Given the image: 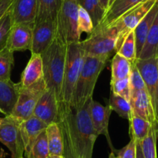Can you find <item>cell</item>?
I'll list each match as a JSON object with an SVG mask.
<instances>
[{
	"label": "cell",
	"instance_id": "6da1fadb",
	"mask_svg": "<svg viewBox=\"0 0 158 158\" xmlns=\"http://www.w3.org/2000/svg\"><path fill=\"white\" fill-rule=\"evenodd\" d=\"M92 99L79 110L72 107L59 109L56 122L58 123L63 136L65 158H92L94 144L99 136L89 116V103Z\"/></svg>",
	"mask_w": 158,
	"mask_h": 158
},
{
	"label": "cell",
	"instance_id": "7a4b0ae2",
	"mask_svg": "<svg viewBox=\"0 0 158 158\" xmlns=\"http://www.w3.org/2000/svg\"><path fill=\"white\" fill-rule=\"evenodd\" d=\"M66 52L67 45L60 42L56 37L52 44L41 54L43 80L46 88L55 94L59 105L66 65Z\"/></svg>",
	"mask_w": 158,
	"mask_h": 158
},
{
	"label": "cell",
	"instance_id": "3957f363",
	"mask_svg": "<svg viewBox=\"0 0 158 158\" xmlns=\"http://www.w3.org/2000/svg\"><path fill=\"white\" fill-rule=\"evenodd\" d=\"M108 61L109 59L104 57L85 55L83 68L73 95V108L80 109L89 99H92L97 79Z\"/></svg>",
	"mask_w": 158,
	"mask_h": 158
},
{
	"label": "cell",
	"instance_id": "277c9868",
	"mask_svg": "<svg viewBox=\"0 0 158 158\" xmlns=\"http://www.w3.org/2000/svg\"><path fill=\"white\" fill-rule=\"evenodd\" d=\"M85 53L78 43L67 45L66 65L63 74L59 109L71 107L73 95L84 62Z\"/></svg>",
	"mask_w": 158,
	"mask_h": 158
},
{
	"label": "cell",
	"instance_id": "5b68a950",
	"mask_svg": "<svg viewBox=\"0 0 158 158\" xmlns=\"http://www.w3.org/2000/svg\"><path fill=\"white\" fill-rule=\"evenodd\" d=\"M78 9L77 0H62L56 17V37L68 45L80 41L78 31Z\"/></svg>",
	"mask_w": 158,
	"mask_h": 158
},
{
	"label": "cell",
	"instance_id": "8992f818",
	"mask_svg": "<svg viewBox=\"0 0 158 158\" xmlns=\"http://www.w3.org/2000/svg\"><path fill=\"white\" fill-rule=\"evenodd\" d=\"M118 33L114 26L101 29H94L87 38L80 41L85 55L110 59L116 54Z\"/></svg>",
	"mask_w": 158,
	"mask_h": 158
},
{
	"label": "cell",
	"instance_id": "52a82bcc",
	"mask_svg": "<svg viewBox=\"0 0 158 158\" xmlns=\"http://www.w3.org/2000/svg\"><path fill=\"white\" fill-rule=\"evenodd\" d=\"M157 1V0H146L140 3L125 12L111 25L110 26H114L118 33V38L116 44V53L120 47L127 36L131 31L134 30L136 26L151 10Z\"/></svg>",
	"mask_w": 158,
	"mask_h": 158
},
{
	"label": "cell",
	"instance_id": "ba28073f",
	"mask_svg": "<svg viewBox=\"0 0 158 158\" xmlns=\"http://www.w3.org/2000/svg\"><path fill=\"white\" fill-rule=\"evenodd\" d=\"M46 89L43 78L29 87H20L18 99L11 116L22 121L32 116L34 108Z\"/></svg>",
	"mask_w": 158,
	"mask_h": 158
},
{
	"label": "cell",
	"instance_id": "9c48e42d",
	"mask_svg": "<svg viewBox=\"0 0 158 158\" xmlns=\"http://www.w3.org/2000/svg\"><path fill=\"white\" fill-rule=\"evenodd\" d=\"M22 120L11 116H6L0 121V142L11 153L12 158L24 156V145L20 133Z\"/></svg>",
	"mask_w": 158,
	"mask_h": 158
},
{
	"label": "cell",
	"instance_id": "30bf717a",
	"mask_svg": "<svg viewBox=\"0 0 158 158\" xmlns=\"http://www.w3.org/2000/svg\"><path fill=\"white\" fill-rule=\"evenodd\" d=\"M136 65L144 81L147 92L151 99L156 121L158 124V73L157 57L136 60Z\"/></svg>",
	"mask_w": 158,
	"mask_h": 158
},
{
	"label": "cell",
	"instance_id": "8fae6325",
	"mask_svg": "<svg viewBox=\"0 0 158 158\" xmlns=\"http://www.w3.org/2000/svg\"><path fill=\"white\" fill-rule=\"evenodd\" d=\"M56 36V20L35 23L31 54H41L53 42Z\"/></svg>",
	"mask_w": 158,
	"mask_h": 158
},
{
	"label": "cell",
	"instance_id": "7c38bea8",
	"mask_svg": "<svg viewBox=\"0 0 158 158\" xmlns=\"http://www.w3.org/2000/svg\"><path fill=\"white\" fill-rule=\"evenodd\" d=\"M89 112L92 125L95 131L97 132L99 136L100 135L105 136L111 150L115 153L116 149L114 148V146L111 142L109 129H108L110 117L111 112H112V109L110 108V107L108 105L106 106H103L100 102L92 99L90 100V103H89Z\"/></svg>",
	"mask_w": 158,
	"mask_h": 158
},
{
	"label": "cell",
	"instance_id": "4fadbf2b",
	"mask_svg": "<svg viewBox=\"0 0 158 158\" xmlns=\"http://www.w3.org/2000/svg\"><path fill=\"white\" fill-rule=\"evenodd\" d=\"M35 23L13 24L6 47L12 52L30 50Z\"/></svg>",
	"mask_w": 158,
	"mask_h": 158
},
{
	"label": "cell",
	"instance_id": "5bb4252c",
	"mask_svg": "<svg viewBox=\"0 0 158 158\" xmlns=\"http://www.w3.org/2000/svg\"><path fill=\"white\" fill-rule=\"evenodd\" d=\"M59 115V104L52 91L46 89L39 99L32 116L43 121L46 125L56 122Z\"/></svg>",
	"mask_w": 158,
	"mask_h": 158
},
{
	"label": "cell",
	"instance_id": "9a60e30c",
	"mask_svg": "<svg viewBox=\"0 0 158 158\" xmlns=\"http://www.w3.org/2000/svg\"><path fill=\"white\" fill-rule=\"evenodd\" d=\"M144 1L146 0H110L101 22L94 29L109 27L125 12Z\"/></svg>",
	"mask_w": 158,
	"mask_h": 158
},
{
	"label": "cell",
	"instance_id": "2e32d148",
	"mask_svg": "<svg viewBox=\"0 0 158 158\" xmlns=\"http://www.w3.org/2000/svg\"><path fill=\"white\" fill-rule=\"evenodd\" d=\"M9 11L13 24L35 23L37 0H12Z\"/></svg>",
	"mask_w": 158,
	"mask_h": 158
},
{
	"label": "cell",
	"instance_id": "e0dca14e",
	"mask_svg": "<svg viewBox=\"0 0 158 158\" xmlns=\"http://www.w3.org/2000/svg\"><path fill=\"white\" fill-rule=\"evenodd\" d=\"M47 125L32 116L26 120H23L20 124V133L24 145V156L26 157L35 143L39 135L46 129Z\"/></svg>",
	"mask_w": 158,
	"mask_h": 158
},
{
	"label": "cell",
	"instance_id": "ac0fdd59",
	"mask_svg": "<svg viewBox=\"0 0 158 158\" xmlns=\"http://www.w3.org/2000/svg\"><path fill=\"white\" fill-rule=\"evenodd\" d=\"M130 102L134 116L142 118L151 123H157L147 90H140L132 93Z\"/></svg>",
	"mask_w": 158,
	"mask_h": 158
},
{
	"label": "cell",
	"instance_id": "d6986e66",
	"mask_svg": "<svg viewBox=\"0 0 158 158\" xmlns=\"http://www.w3.org/2000/svg\"><path fill=\"white\" fill-rule=\"evenodd\" d=\"M19 88V82L16 84L11 79L0 78V108L5 116L12 114L18 99Z\"/></svg>",
	"mask_w": 158,
	"mask_h": 158
},
{
	"label": "cell",
	"instance_id": "ffe728a7",
	"mask_svg": "<svg viewBox=\"0 0 158 158\" xmlns=\"http://www.w3.org/2000/svg\"><path fill=\"white\" fill-rule=\"evenodd\" d=\"M43 78V59L41 54H32L20 80V87H29Z\"/></svg>",
	"mask_w": 158,
	"mask_h": 158
},
{
	"label": "cell",
	"instance_id": "44dd1931",
	"mask_svg": "<svg viewBox=\"0 0 158 158\" xmlns=\"http://www.w3.org/2000/svg\"><path fill=\"white\" fill-rule=\"evenodd\" d=\"M158 12V0L154 6L151 8V10L148 12L146 15L142 19L139 24L134 29V37H135L136 51H137V60L138 59L142 47L144 44L145 40L147 38L148 32L152 26L154 20Z\"/></svg>",
	"mask_w": 158,
	"mask_h": 158
},
{
	"label": "cell",
	"instance_id": "7402d4cb",
	"mask_svg": "<svg viewBox=\"0 0 158 158\" xmlns=\"http://www.w3.org/2000/svg\"><path fill=\"white\" fill-rule=\"evenodd\" d=\"M158 56V12L148 32L144 44L139 55V60L157 57Z\"/></svg>",
	"mask_w": 158,
	"mask_h": 158
},
{
	"label": "cell",
	"instance_id": "603a6c76",
	"mask_svg": "<svg viewBox=\"0 0 158 158\" xmlns=\"http://www.w3.org/2000/svg\"><path fill=\"white\" fill-rule=\"evenodd\" d=\"M62 0H37V12L35 23L56 20Z\"/></svg>",
	"mask_w": 158,
	"mask_h": 158
},
{
	"label": "cell",
	"instance_id": "cb8c5ba5",
	"mask_svg": "<svg viewBox=\"0 0 158 158\" xmlns=\"http://www.w3.org/2000/svg\"><path fill=\"white\" fill-rule=\"evenodd\" d=\"M45 131H46L49 154L63 156V136L58 123L52 122L49 124L47 125Z\"/></svg>",
	"mask_w": 158,
	"mask_h": 158
},
{
	"label": "cell",
	"instance_id": "d4e9b609",
	"mask_svg": "<svg viewBox=\"0 0 158 158\" xmlns=\"http://www.w3.org/2000/svg\"><path fill=\"white\" fill-rule=\"evenodd\" d=\"M132 64L118 53H116L111 60V80L129 77Z\"/></svg>",
	"mask_w": 158,
	"mask_h": 158
},
{
	"label": "cell",
	"instance_id": "484cf974",
	"mask_svg": "<svg viewBox=\"0 0 158 158\" xmlns=\"http://www.w3.org/2000/svg\"><path fill=\"white\" fill-rule=\"evenodd\" d=\"M130 122V136L135 142H141L149 133L152 124L148 121L133 116Z\"/></svg>",
	"mask_w": 158,
	"mask_h": 158
},
{
	"label": "cell",
	"instance_id": "4316f807",
	"mask_svg": "<svg viewBox=\"0 0 158 158\" xmlns=\"http://www.w3.org/2000/svg\"><path fill=\"white\" fill-rule=\"evenodd\" d=\"M158 137V124L153 123L148 136L140 142L142 153L144 158H157V140Z\"/></svg>",
	"mask_w": 158,
	"mask_h": 158
},
{
	"label": "cell",
	"instance_id": "83f0119b",
	"mask_svg": "<svg viewBox=\"0 0 158 158\" xmlns=\"http://www.w3.org/2000/svg\"><path fill=\"white\" fill-rule=\"evenodd\" d=\"M108 105L110 107L112 111L116 112L119 116L123 119L131 120L134 116L130 101L112 92H110Z\"/></svg>",
	"mask_w": 158,
	"mask_h": 158
},
{
	"label": "cell",
	"instance_id": "f1b7e54d",
	"mask_svg": "<svg viewBox=\"0 0 158 158\" xmlns=\"http://www.w3.org/2000/svg\"><path fill=\"white\" fill-rule=\"evenodd\" d=\"M80 7L84 9L89 13L94 28L100 24L105 14V11L101 7L99 0H77Z\"/></svg>",
	"mask_w": 158,
	"mask_h": 158
},
{
	"label": "cell",
	"instance_id": "f546056e",
	"mask_svg": "<svg viewBox=\"0 0 158 158\" xmlns=\"http://www.w3.org/2000/svg\"><path fill=\"white\" fill-rule=\"evenodd\" d=\"M49 154L46 131L43 130L35 139L26 158H46Z\"/></svg>",
	"mask_w": 158,
	"mask_h": 158
},
{
	"label": "cell",
	"instance_id": "4dcf8cb0",
	"mask_svg": "<svg viewBox=\"0 0 158 158\" xmlns=\"http://www.w3.org/2000/svg\"><path fill=\"white\" fill-rule=\"evenodd\" d=\"M119 54L127 59L131 63H134L137 60V51H136L135 37L134 30L131 31L126 37L122 43L121 46L117 51Z\"/></svg>",
	"mask_w": 158,
	"mask_h": 158
},
{
	"label": "cell",
	"instance_id": "1f68e13d",
	"mask_svg": "<svg viewBox=\"0 0 158 158\" xmlns=\"http://www.w3.org/2000/svg\"><path fill=\"white\" fill-rule=\"evenodd\" d=\"M14 52L7 47L0 51V78L11 79V71L14 64Z\"/></svg>",
	"mask_w": 158,
	"mask_h": 158
},
{
	"label": "cell",
	"instance_id": "d6a6232c",
	"mask_svg": "<svg viewBox=\"0 0 158 158\" xmlns=\"http://www.w3.org/2000/svg\"><path fill=\"white\" fill-rule=\"evenodd\" d=\"M110 91L124 98L127 100H131V88L129 77L119 80H110Z\"/></svg>",
	"mask_w": 158,
	"mask_h": 158
},
{
	"label": "cell",
	"instance_id": "836d02e7",
	"mask_svg": "<svg viewBox=\"0 0 158 158\" xmlns=\"http://www.w3.org/2000/svg\"><path fill=\"white\" fill-rule=\"evenodd\" d=\"M13 25L10 11H7L0 20V51L6 47L11 29Z\"/></svg>",
	"mask_w": 158,
	"mask_h": 158
},
{
	"label": "cell",
	"instance_id": "e575fe53",
	"mask_svg": "<svg viewBox=\"0 0 158 158\" xmlns=\"http://www.w3.org/2000/svg\"><path fill=\"white\" fill-rule=\"evenodd\" d=\"M78 31L79 33L81 35L82 33H86L88 34H90L94 29V23L92 20L89 16V13L79 6L78 9Z\"/></svg>",
	"mask_w": 158,
	"mask_h": 158
},
{
	"label": "cell",
	"instance_id": "d590c367",
	"mask_svg": "<svg viewBox=\"0 0 158 158\" xmlns=\"http://www.w3.org/2000/svg\"><path fill=\"white\" fill-rule=\"evenodd\" d=\"M130 84H131V94L140 90H146L144 81L137 68L136 63L132 64L131 74H130Z\"/></svg>",
	"mask_w": 158,
	"mask_h": 158
},
{
	"label": "cell",
	"instance_id": "8d00e7d4",
	"mask_svg": "<svg viewBox=\"0 0 158 158\" xmlns=\"http://www.w3.org/2000/svg\"><path fill=\"white\" fill-rule=\"evenodd\" d=\"M115 153L118 158H137L136 155V142L131 139V141L120 150H116Z\"/></svg>",
	"mask_w": 158,
	"mask_h": 158
},
{
	"label": "cell",
	"instance_id": "74e56055",
	"mask_svg": "<svg viewBox=\"0 0 158 158\" xmlns=\"http://www.w3.org/2000/svg\"><path fill=\"white\" fill-rule=\"evenodd\" d=\"M12 0H0V20L7 12Z\"/></svg>",
	"mask_w": 158,
	"mask_h": 158
},
{
	"label": "cell",
	"instance_id": "f35d334b",
	"mask_svg": "<svg viewBox=\"0 0 158 158\" xmlns=\"http://www.w3.org/2000/svg\"><path fill=\"white\" fill-rule=\"evenodd\" d=\"M136 155H137V158H144L142 153L140 142H136Z\"/></svg>",
	"mask_w": 158,
	"mask_h": 158
},
{
	"label": "cell",
	"instance_id": "ab89813d",
	"mask_svg": "<svg viewBox=\"0 0 158 158\" xmlns=\"http://www.w3.org/2000/svg\"><path fill=\"white\" fill-rule=\"evenodd\" d=\"M110 0H99L100 6H101V7L104 9L105 12L107 10L108 6H109L110 4Z\"/></svg>",
	"mask_w": 158,
	"mask_h": 158
},
{
	"label": "cell",
	"instance_id": "60d3db41",
	"mask_svg": "<svg viewBox=\"0 0 158 158\" xmlns=\"http://www.w3.org/2000/svg\"><path fill=\"white\" fill-rule=\"evenodd\" d=\"M46 158H65L63 155H53V154H49V156Z\"/></svg>",
	"mask_w": 158,
	"mask_h": 158
},
{
	"label": "cell",
	"instance_id": "b9f144b4",
	"mask_svg": "<svg viewBox=\"0 0 158 158\" xmlns=\"http://www.w3.org/2000/svg\"><path fill=\"white\" fill-rule=\"evenodd\" d=\"M109 158H118V157H117V156L116 155V153H114V152L111 151V153H110L109 155Z\"/></svg>",
	"mask_w": 158,
	"mask_h": 158
},
{
	"label": "cell",
	"instance_id": "7bdbcfd3",
	"mask_svg": "<svg viewBox=\"0 0 158 158\" xmlns=\"http://www.w3.org/2000/svg\"><path fill=\"white\" fill-rule=\"evenodd\" d=\"M0 112L2 113V114H4V112H3V111H2V110L1 108H0Z\"/></svg>",
	"mask_w": 158,
	"mask_h": 158
},
{
	"label": "cell",
	"instance_id": "ee69618b",
	"mask_svg": "<svg viewBox=\"0 0 158 158\" xmlns=\"http://www.w3.org/2000/svg\"><path fill=\"white\" fill-rule=\"evenodd\" d=\"M157 73H158V56H157Z\"/></svg>",
	"mask_w": 158,
	"mask_h": 158
},
{
	"label": "cell",
	"instance_id": "f6af8a7d",
	"mask_svg": "<svg viewBox=\"0 0 158 158\" xmlns=\"http://www.w3.org/2000/svg\"><path fill=\"white\" fill-rule=\"evenodd\" d=\"M21 158H26V157H25V156H23V157H21Z\"/></svg>",
	"mask_w": 158,
	"mask_h": 158
},
{
	"label": "cell",
	"instance_id": "bcb514c9",
	"mask_svg": "<svg viewBox=\"0 0 158 158\" xmlns=\"http://www.w3.org/2000/svg\"><path fill=\"white\" fill-rule=\"evenodd\" d=\"M1 119H2V118H0V121H1Z\"/></svg>",
	"mask_w": 158,
	"mask_h": 158
}]
</instances>
